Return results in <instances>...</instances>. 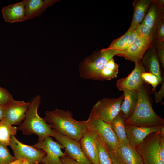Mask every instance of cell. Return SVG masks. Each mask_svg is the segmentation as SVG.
<instances>
[{"label": "cell", "mask_w": 164, "mask_h": 164, "mask_svg": "<svg viewBox=\"0 0 164 164\" xmlns=\"http://www.w3.org/2000/svg\"><path fill=\"white\" fill-rule=\"evenodd\" d=\"M53 131L79 142L88 128L85 121H78L69 111H46L43 118Z\"/></svg>", "instance_id": "6da1fadb"}, {"label": "cell", "mask_w": 164, "mask_h": 164, "mask_svg": "<svg viewBox=\"0 0 164 164\" xmlns=\"http://www.w3.org/2000/svg\"><path fill=\"white\" fill-rule=\"evenodd\" d=\"M125 124L152 127L164 125V119L158 115L152 105L148 88L144 84L139 90L138 102L131 116L125 121Z\"/></svg>", "instance_id": "7a4b0ae2"}, {"label": "cell", "mask_w": 164, "mask_h": 164, "mask_svg": "<svg viewBox=\"0 0 164 164\" xmlns=\"http://www.w3.org/2000/svg\"><path fill=\"white\" fill-rule=\"evenodd\" d=\"M41 101V96L38 95L29 102L25 119L17 128V130L21 131L23 134L26 135H37L38 140L48 137H53L54 135L53 130L38 113Z\"/></svg>", "instance_id": "3957f363"}, {"label": "cell", "mask_w": 164, "mask_h": 164, "mask_svg": "<svg viewBox=\"0 0 164 164\" xmlns=\"http://www.w3.org/2000/svg\"><path fill=\"white\" fill-rule=\"evenodd\" d=\"M121 50L107 48L102 49L92 57L85 60L80 68V76L85 79L99 80L101 70L107 63Z\"/></svg>", "instance_id": "277c9868"}, {"label": "cell", "mask_w": 164, "mask_h": 164, "mask_svg": "<svg viewBox=\"0 0 164 164\" xmlns=\"http://www.w3.org/2000/svg\"><path fill=\"white\" fill-rule=\"evenodd\" d=\"M164 136V128L161 131L151 133L135 149L141 156L143 164H164L161 159L159 145Z\"/></svg>", "instance_id": "5b68a950"}, {"label": "cell", "mask_w": 164, "mask_h": 164, "mask_svg": "<svg viewBox=\"0 0 164 164\" xmlns=\"http://www.w3.org/2000/svg\"><path fill=\"white\" fill-rule=\"evenodd\" d=\"M85 121L88 129L99 136L107 145L115 150L119 147V142L110 124L98 117L92 110Z\"/></svg>", "instance_id": "8992f818"}, {"label": "cell", "mask_w": 164, "mask_h": 164, "mask_svg": "<svg viewBox=\"0 0 164 164\" xmlns=\"http://www.w3.org/2000/svg\"><path fill=\"white\" fill-rule=\"evenodd\" d=\"M9 146L17 159H24L30 164H39L46 155L44 150L22 143L14 135L11 136Z\"/></svg>", "instance_id": "52a82bcc"}, {"label": "cell", "mask_w": 164, "mask_h": 164, "mask_svg": "<svg viewBox=\"0 0 164 164\" xmlns=\"http://www.w3.org/2000/svg\"><path fill=\"white\" fill-rule=\"evenodd\" d=\"M124 98L123 94L117 98H104L98 101L92 110L98 117L110 124L119 113Z\"/></svg>", "instance_id": "ba28073f"}, {"label": "cell", "mask_w": 164, "mask_h": 164, "mask_svg": "<svg viewBox=\"0 0 164 164\" xmlns=\"http://www.w3.org/2000/svg\"><path fill=\"white\" fill-rule=\"evenodd\" d=\"M32 146L44 150L46 155L41 163L43 164H63L60 160L61 157L67 155L62 152L63 147L57 142L54 141L51 137H47L38 142Z\"/></svg>", "instance_id": "9c48e42d"}, {"label": "cell", "mask_w": 164, "mask_h": 164, "mask_svg": "<svg viewBox=\"0 0 164 164\" xmlns=\"http://www.w3.org/2000/svg\"><path fill=\"white\" fill-rule=\"evenodd\" d=\"M53 131V137L63 147L67 156L78 164H92L85 155L79 142Z\"/></svg>", "instance_id": "30bf717a"}, {"label": "cell", "mask_w": 164, "mask_h": 164, "mask_svg": "<svg viewBox=\"0 0 164 164\" xmlns=\"http://www.w3.org/2000/svg\"><path fill=\"white\" fill-rule=\"evenodd\" d=\"M135 63L134 69L125 78L118 80L116 86L120 90H138L145 82L142 77V74L146 72L141 61Z\"/></svg>", "instance_id": "8fae6325"}, {"label": "cell", "mask_w": 164, "mask_h": 164, "mask_svg": "<svg viewBox=\"0 0 164 164\" xmlns=\"http://www.w3.org/2000/svg\"><path fill=\"white\" fill-rule=\"evenodd\" d=\"M163 126L164 125L144 127L125 124L126 133L130 146L135 149L149 135L161 131Z\"/></svg>", "instance_id": "7c38bea8"}, {"label": "cell", "mask_w": 164, "mask_h": 164, "mask_svg": "<svg viewBox=\"0 0 164 164\" xmlns=\"http://www.w3.org/2000/svg\"><path fill=\"white\" fill-rule=\"evenodd\" d=\"M153 39L142 37L139 35L134 42L127 49L121 50L117 56L135 63L141 60L144 54L151 46Z\"/></svg>", "instance_id": "4fadbf2b"}, {"label": "cell", "mask_w": 164, "mask_h": 164, "mask_svg": "<svg viewBox=\"0 0 164 164\" xmlns=\"http://www.w3.org/2000/svg\"><path fill=\"white\" fill-rule=\"evenodd\" d=\"M29 103L14 100L4 107V118L12 125H20L25 119Z\"/></svg>", "instance_id": "5bb4252c"}, {"label": "cell", "mask_w": 164, "mask_h": 164, "mask_svg": "<svg viewBox=\"0 0 164 164\" xmlns=\"http://www.w3.org/2000/svg\"><path fill=\"white\" fill-rule=\"evenodd\" d=\"M164 0H152L141 23L150 28L154 33L159 22L164 17Z\"/></svg>", "instance_id": "9a60e30c"}, {"label": "cell", "mask_w": 164, "mask_h": 164, "mask_svg": "<svg viewBox=\"0 0 164 164\" xmlns=\"http://www.w3.org/2000/svg\"><path fill=\"white\" fill-rule=\"evenodd\" d=\"M85 155L92 164H99L95 134L88 129L79 142Z\"/></svg>", "instance_id": "2e32d148"}, {"label": "cell", "mask_w": 164, "mask_h": 164, "mask_svg": "<svg viewBox=\"0 0 164 164\" xmlns=\"http://www.w3.org/2000/svg\"><path fill=\"white\" fill-rule=\"evenodd\" d=\"M141 60L146 71L156 76L160 83H162V80L159 63L154 48L150 46L146 50Z\"/></svg>", "instance_id": "e0dca14e"}, {"label": "cell", "mask_w": 164, "mask_h": 164, "mask_svg": "<svg viewBox=\"0 0 164 164\" xmlns=\"http://www.w3.org/2000/svg\"><path fill=\"white\" fill-rule=\"evenodd\" d=\"M25 0L3 7L2 12L5 21L10 23L24 21Z\"/></svg>", "instance_id": "ac0fdd59"}, {"label": "cell", "mask_w": 164, "mask_h": 164, "mask_svg": "<svg viewBox=\"0 0 164 164\" xmlns=\"http://www.w3.org/2000/svg\"><path fill=\"white\" fill-rule=\"evenodd\" d=\"M139 90L123 91L124 98L121 106L120 111L125 121L131 116L135 109L138 102Z\"/></svg>", "instance_id": "d6986e66"}, {"label": "cell", "mask_w": 164, "mask_h": 164, "mask_svg": "<svg viewBox=\"0 0 164 164\" xmlns=\"http://www.w3.org/2000/svg\"><path fill=\"white\" fill-rule=\"evenodd\" d=\"M53 2L54 1L25 0L24 21L38 16L47 7L52 4Z\"/></svg>", "instance_id": "ffe728a7"}, {"label": "cell", "mask_w": 164, "mask_h": 164, "mask_svg": "<svg viewBox=\"0 0 164 164\" xmlns=\"http://www.w3.org/2000/svg\"><path fill=\"white\" fill-rule=\"evenodd\" d=\"M125 164H143L142 159L135 149L120 143L115 150Z\"/></svg>", "instance_id": "44dd1931"}, {"label": "cell", "mask_w": 164, "mask_h": 164, "mask_svg": "<svg viewBox=\"0 0 164 164\" xmlns=\"http://www.w3.org/2000/svg\"><path fill=\"white\" fill-rule=\"evenodd\" d=\"M152 0H135L133 3V14L131 26L135 27L145 18Z\"/></svg>", "instance_id": "7402d4cb"}, {"label": "cell", "mask_w": 164, "mask_h": 164, "mask_svg": "<svg viewBox=\"0 0 164 164\" xmlns=\"http://www.w3.org/2000/svg\"><path fill=\"white\" fill-rule=\"evenodd\" d=\"M125 121L123 116L120 111L112 120L110 125L119 143L130 146L126 133Z\"/></svg>", "instance_id": "603a6c76"}, {"label": "cell", "mask_w": 164, "mask_h": 164, "mask_svg": "<svg viewBox=\"0 0 164 164\" xmlns=\"http://www.w3.org/2000/svg\"><path fill=\"white\" fill-rule=\"evenodd\" d=\"M17 128L12 126L3 118L0 121V142L7 146L9 145L12 135H16Z\"/></svg>", "instance_id": "cb8c5ba5"}, {"label": "cell", "mask_w": 164, "mask_h": 164, "mask_svg": "<svg viewBox=\"0 0 164 164\" xmlns=\"http://www.w3.org/2000/svg\"><path fill=\"white\" fill-rule=\"evenodd\" d=\"M119 66L113 58L110 59L101 71L99 80H109L116 78L119 71Z\"/></svg>", "instance_id": "d4e9b609"}, {"label": "cell", "mask_w": 164, "mask_h": 164, "mask_svg": "<svg viewBox=\"0 0 164 164\" xmlns=\"http://www.w3.org/2000/svg\"><path fill=\"white\" fill-rule=\"evenodd\" d=\"M94 133L98 149L99 164H113L107 145L99 136Z\"/></svg>", "instance_id": "484cf974"}, {"label": "cell", "mask_w": 164, "mask_h": 164, "mask_svg": "<svg viewBox=\"0 0 164 164\" xmlns=\"http://www.w3.org/2000/svg\"><path fill=\"white\" fill-rule=\"evenodd\" d=\"M135 28V27L130 26L128 30L124 34L114 40L108 48L121 50L127 43L131 33Z\"/></svg>", "instance_id": "4316f807"}, {"label": "cell", "mask_w": 164, "mask_h": 164, "mask_svg": "<svg viewBox=\"0 0 164 164\" xmlns=\"http://www.w3.org/2000/svg\"><path fill=\"white\" fill-rule=\"evenodd\" d=\"M7 146L0 142V164H8L17 159L11 154Z\"/></svg>", "instance_id": "83f0119b"}, {"label": "cell", "mask_w": 164, "mask_h": 164, "mask_svg": "<svg viewBox=\"0 0 164 164\" xmlns=\"http://www.w3.org/2000/svg\"><path fill=\"white\" fill-rule=\"evenodd\" d=\"M135 29L139 36L146 39H153L154 32L145 25L141 23L137 25Z\"/></svg>", "instance_id": "f1b7e54d"}, {"label": "cell", "mask_w": 164, "mask_h": 164, "mask_svg": "<svg viewBox=\"0 0 164 164\" xmlns=\"http://www.w3.org/2000/svg\"><path fill=\"white\" fill-rule=\"evenodd\" d=\"M142 77L144 82L151 85L152 87V91H156L157 86L160 83L158 77L154 74L145 72L142 74Z\"/></svg>", "instance_id": "f546056e"}, {"label": "cell", "mask_w": 164, "mask_h": 164, "mask_svg": "<svg viewBox=\"0 0 164 164\" xmlns=\"http://www.w3.org/2000/svg\"><path fill=\"white\" fill-rule=\"evenodd\" d=\"M12 94L6 89L0 87V105L4 107L14 100Z\"/></svg>", "instance_id": "4dcf8cb0"}, {"label": "cell", "mask_w": 164, "mask_h": 164, "mask_svg": "<svg viewBox=\"0 0 164 164\" xmlns=\"http://www.w3.org/2000/svg\"><path fill=\"white\" fill-rule=\"evenodd\" d=\"M155 42H164V17H163L158 24L155 33Z\"/></svg>", "instance_id": "1f68e13d"}, {"label": "cell", "mask_w": 164, "mask_h": 164, "mask_svg": "<svg viewBox=\"0 0 164 164\" xmlns=\"http://www.w3.org/2000/svg\"><path fill=\"white\" fill-rule=\"evenodd\" d=\"M155 46L158 51V57L162 67H164V42H155Z\"/></svg>", "instance_id": "d6a6232c"}, {"label": "cell", "mask_w": 164, "mask_h": 164, "mask_svg": "<svg viewBox=\"0 0 164 164\" xmlns=\"http://www.w3.org/2000/svg\"><path fill=\"white\" fill-rule=\"evenodd\" d=\"M110 156L113 164H125L115 150L107 145Z\"/></svg>", "instance_id": "836d02e7"}, {"label": "cell", "mask_w": 164, "mask_h": 164, "mask_svg": "<svg viewBox=\"0 0 164 164\" xmlns=\"http://www.w3.org/2000/svg\"><path fill=\"white\" fill-rule=\"evenodd\" d=\"M164 97V82H162L160 90L154 92V99L156 103H160L164 104L163 99Z\"/></svg>", "instance_id": "e575fe53"}, {"label": "cell", "mask_w": 164, "mask_h": 164, "mask_svg": "<svg viewBox=\"0 0 164 164\" xmlns=\"http://www.w3.org/2000/svg\"><path fill=\"white\" fill-rule=\"evenodd\" d=\"M138 36V32L135 28L131 33L127 43L121 50H126L134 42Z\"/></svg>", "instance_id": "d590c367"}, {"label": "cell", "mask_w": 164, "mask_h": 164, "mask_svg": "<svg viewBox=\"0 0 164 164\" xmlns=\"http://www.w3.org/2000/svg\"><path fill=\"white\" fill-rule=\"evenodd\" d=\"M60 160L63 164H78L77 162L67 155L61 157Z\"/></svg>", "instance_id": "8d00e7d4"}, {"label": "cell", "mask_w": 164, "mask_h": 164, "mask_svg": "<svg viewBox=\"0 0 164 164\" xmlns=\"http://www.w3.org/2000/svg\"><path fill=\"white\" fill-rule=\"evenodd\" d=\"M4 107L0 105V121L4 118Z\"/></svg>", "instance_id": "74e56055"}, {"label": "cell", "mask_w": 164, "mask_h": 164, "mask_svg": "<svg viewBox=\"0 0 164 164\" xmlns=\"http://www.w3.org/2000/svg\"><path fill=\"white\" fill-rule=\"evenodd\" d=\"M23 160V159H16L15 161L8 164H21Z\"/></svg>", "instance_id": "f35d334b"}, {"label": "cell", "mask_w": 164, "mask_h": 164, "mask_svg": "<svg viewBox=\"0 0 164 164\" xmlns=\"http://www.w3.org/2000/svg\"><path fill=\"white\" fill-rule=\"evenodd\" d=\"M21 164H30L26 160L23 159Z\"/></svg>", "instance_id": "ab89813d"}]
</instances>
